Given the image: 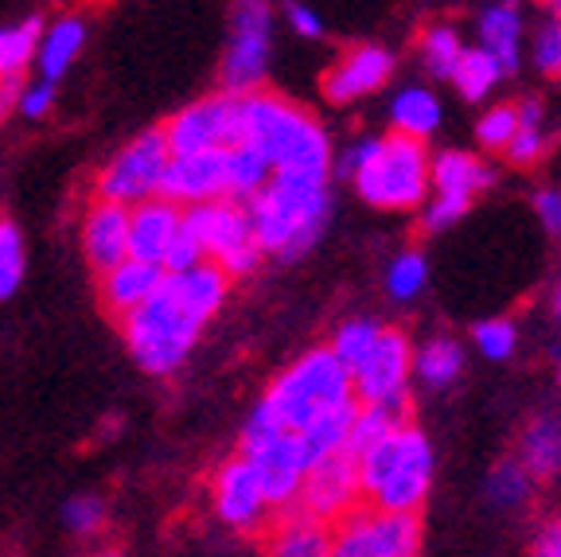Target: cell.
Masks as SVG:
<instances>
[{
  "label": "cell",
  "instance_id": "cell-23",
  "mask_svg": "<svg viewBox=\"0 0 561 557\" xmlns=\"http://www.w3.org/2000/svg\"><path fill=\"white\" fill-rule=\"evenodd\" d=\"M476 27H480V52L491 55L503 75L515 70L523 59V16L515 4H488Z\"/></svg>",
  "mask_w": 561,
  "mask_h": 557
},
{
  "label": "cell",
  "instance_id": "cell-11",
  "mask_svg": "<svg viewBox=\"0 0 561 557\" xmlns=\"http://www.w3.org/2000/svg\"><path fill=\"white\" fill-rule=\"evenodd\" d=\"M421 519L417 514H386L359 507L332 531L328 557H417Z\"/></svg>",
  "mask_w": 561,
  "mask_h": 557
},
{
  "label": "cell",
  "instance_id": "cell-30",
  "mask_svg": "<svg viewBox=\"0 0 561 557\" xmlns=\"http://www.w3.org/2000/svg\"><path fill=\"white\" fill-rule=\"evenodd\" d=\"M413 371H417V378L425 386L440 390V386H448V383L460 378V371H465V351H460V343L456 340L437 336V340H430L417 355H413Z\"/></svg>",
  "mask_w": 561,
  "mask_h": 557
},
{
  "label": "cell",
  "instance_id": "cell-43",
  "mask_svg": "<svg viewBox=\"0 0 561 557\" xmlns=\"http://www.w3.org/2000/svg\"><path fill=\"white\" fill-rule=\"evenodd\" d=\"M20 114L32 117V122H39V117H47V110L55 105V82H32V87L20 90Z\"/></svg>",
  "mask_w": 561,
  "mask_h": 557
},
{
  "label": "cell",
  "instance_id": "cell-27",
  "mask_svg": "<svg viewBox=\"0 0 561 557\" xmlns=\"http://www.w3.org/2000/svg\"><path fill=\"white\" fill-rule=\"evenodd\" d=\"M523 464L518 468L530 479H550L561 471V421L558 418H538L535 425L523 433Z\"/></svg>",
  "mask_w": 561,
  "mask_h": 557
},
{
  "label": "cell",
  "instance_id": "cell-42",
  "mask_svg": "<svg viewBox=\"0 0 561 557\" xmlns=\"http://www.w3.org/2000/svg\"><path fill=\"white\" fill-rule=\"evenodd\" d=\"M503 152H507V160H511V164H518V168L535 164V160L546 152L542 129H518L515 137H511V145L503 148Z\"/></svg>",
  "mask_w": 561,
  "mask_h": 557
},
{
  "label": "cell",
  "instance_id": "cell-18",
  "mask_svg": "<svg viewBox=\"0 0 561 557\" xmlns=\"http://www.w3.org/2000/svg\"><path fill=\"white\" fill-rule=\"evenodd\" d=\"M390 70H394V55L386 52V47H351L347 55H340V59L328 67L324 98L335 105L367 98L390 79Z\"/></svg>",
  "mask_w": 561,
  "mask_h": 557
},
{
  "label": "cell",
  "instance_id": "cell-45",
  "mask_svg": "<svg viewBox=\"0 0 561 557\" xmlns=\"http://www.w3.org/2000/svg\"><path fill=\"white\" fill-rule=\"evenodd\" d=\"M535 211H538V223H542L550 235H561V192H538Z\"/></svg>",
  "mask_w": 561,
  "mask_h": 557
},
{
  "label": "cell",
  "instance_id": "cell-15",
  "mask_svg": "<svg viewBox=\"0 0 561 557\" xmlns=\"http://www.w3.org/2000/svg\"><path fill=\"white\" fill-rule=\"evenodd\" d=\"M242 461L250 464V471L262 484V496L270 503V511L297 503L300 484H305V471H308L297 436L277 433V436H265V441L242 444Z\"/></svg>",
  "mask_w": 561,
  "mask_h": 557
},
{
  "label": "cell",
  "instance_id": "cell-26",
  "mask_svg": "<svg viewBox=\"0 0 561 557\" xmlns=\"http://www.w3.org/2000/svg\"><path fill=\"white\" fill-rule=\"evenodd\" d=\"M390 122H394L398 137H410L425 145V137L437 133V125H440V102L425 87H410L390 105Z\"/></svg>",
  "mask_w": 561,
  "mask_h": 557
},
{
  "label": "cell",
  "instance_id": "cell-37",
  "mask_svg": "<svg viewBox=\"0 0 561 557\" xmlns=\"http://www.w3.org/2000/svg\"><path fill=\"white\" fill-rule=\"evenodd\" d=\"M515 133H518L515 105H491L488 114L480 117V125H476V140L483 148H507Z\"/></svg>",
  "mask_w": 561,
  "mask_h": 557
},
{
  "label": "cell",
  "instance_id": "cell-9",
  "mask_svg": "<svg viewBox=\"0 0 561 557\" xmlns=\"http://www.w3.org/2000/svg\"><path fill=\"white\" fill-rule=\"evenodd\" d=\"M160 133H164V145L172 157L230 152V148L242 145V98L207 94L168 117Z\"/></svg>",
  "mask_w": 561,
  "mask_h": 557
},
{
  "label": "cell",
  "instance_id": "cell-44",
  "mask_svg": "<svg viewBox=\"0 0 561 557\" xmlns=\"http://www.w3.org/2000/svg\"><path fill=\"white\" fill-rule=\"evenodd\" d=\"M285 16H289L293 32L305 35V39H320V35H324V20L316 16L312 9H305V4H289V9H285Z\"/></svg>",
  "mask_w": 561,
  "mask_h": 557
},
{
  "label": "cell",
  "instance_id": "cell-36",
  "mask_svg": "<svg viewBox=\"0 0 561 557\" xmlns=\"http://www.w3.org/2000/svg\"><path fill=\"white\" fill-rule=\"evenodd\" d=\"M476 348H480L483 359H495V363H503V359L515 355L518 348V331L511 320H483L476 323Z\"/></svg>",
  "mask_w": 561,
  "mask_h": 557
},
{
  "label": "cell",
  "instance_id": "cell-3",
  "mask_svg": "<svg viewBox=\"0 0 561 557\" xmlns=\"http://www.w3.org/2000/svg\"><path fill=\"white\" fill-rule=\"evenodd\" d=\"M328 211H332L328 183L297 180V175H273L262 192L245 203L257 250L273 253L280 262H297L300 253L320 242Z\"/></svg>",
  "mask_w": 561,
  "mask_h": 557
},
{
  "label": "cell",
  "instance_id": "cell-1",
  "mask_svg": "<svg viewBox=\"0 0 561 557\" xmlns=\"http://www.w3.org/2000/svg\"><path fill=\"white\" fill-rule=\"evenodd\" d=\"M230 277L210 262L187 273H164V285L122 320L129 355L149 375H172L195 348L199 331L227 305Z\"/></svg>",
  "mask_w": 561,
  "mask_h": 557
},
{
  "label": "cell",
  "instance_id": "cell-8",
  "mask_svg": "<svg viewBox=\"0 0 561 557\" xmlns=\"http://www.w3.org/2000/svg\"><path fill=\"white\" fill-rule=\"evenodd\" d=\"M172 160L164 145V133L145 129L117 152L102 172L94 175V200L114 207H137L145 200H157L164 168Z\"/></svg>",
  "mask_w": 561,
  "mask_h": 557
},
{
  "label": "cell",
  "instance_id": "cell-31",
  "mask_svg": "<svg viewBox=\"0 0 561 557\" xmlns=\"http://www.w3.org/2000/svg\"><path fill=\"white\" fill-rule=\"evenodd\" d=\"M405 425V401L402 406H359L355 413V425H351V441H347V456H363L370 444L382 441L390 429Z\"/></svg>",
  "mask_w": 561,
  "mask_h": 557
},
{
  "label": "cell",
  "instance_id": "cell-32",
  "mask_svg": "<svg viewBox=\"0 0 561 557\" xmlns=\"http://www.w3.org/2000/svg\"><path fill=\"white\" fill-rule=\"evenodd\" d=\"M500 79H503V70L495 67V59H491V55H483L480 47H465V52H460V59H456L453 82L460 87V94H465L468 102H480V98H488Z\"/></svg>",
  "mask_w": 561,
  "mask_h": 557
},
{
  "label": "cell",
  "instance_id": "cell-10",
  "mask_svg": "<svg viewBox=\"0 0 561 557\" xmlns=\"http://www.w3.org/2000/svg\"><path fill=\"white\" fill-rule=\"evenodd\" d=\"M270 39H273L270 4L242 0V4L230 9V39H227V59H222V94L250 98L262 90L265 67H270Z\"/></svg>",
  "mask_w": 561,
  "mask_h": 557
},
{
  "label": "cell",
  "instance_id": "cell-22",
  "mask_svg": "<svg viewBox=\"0 0 561 557\" xmlns=\"http://www.w3.org/2000/svg\"><path fill=\"white\" fill-rule=\"evenodd\" d=\"M332 554V526L316 523L305 511H289L265 534V557H328Z\"/></svg>",
  "mask_w": 561,
  "mask_h": 557
},
{
  "label": "cell",
  "instance_id": "cell-20",
  "mask_svg": "<svg viewBox=\"0 0 561 557\" xmlns=\"http://www.w3.org/2000/svg\"><path fill=\"white\" fill-rule=\"evenodd\" d=\"M82 250L98 273H110L129 258V207L90 203L82 218Z\"/></svg>",
  "mask_w": 561,
  "mask_h": 557
},
{
  "label": "cell",
  "instance_id": "cell-47",
  "mask_svg": "<svg viewBox=\"0 0 561 557\" xmlns=\"http://www.w3.org/2000/svg\"><path fill=\"white\" fill-rule=\"evenodd\" d=\"M20 90H24V82L20 79H9V82H0V122L9 117V110L20 102Z\"/></svg>",
  "mask_w": 561,
  "mask_h": 557
},
{
  "label": "cell",
  "instance_id": "cell-38",
  "mask_svg": "<svg viewBox=\"0 0 561 557\" xmlns=\"http://www.w3.org/2000/svg\"><path fill=\"white\" fill-rule=\"evenodd\" d=\"M488 491L500 507H518L526 496H530V476H526L515 461H507V464H500V468L491 471Z\"/></svg>",
  "mask_w": 561,
  "mask_h": 557
},
{
  "label": "cell",
  "instance_id": "cell-34",
  "mask_svg": "<svg viewBox=\"0 0 561 557\" xmlns=\"http://www.w3.org/2000/svg\"><path fill=\"white\" fill-rule=\"evenodd\" d=\"M430 281V262H425V253L417 250H405L398 253L390 270H386V293L394 296V300H413V296L425 288Z\"/></svg>",
  "mask_w": 561,
  "mask_h": 557
},
{
  "label": "cell",
  "instance_id": "cell-28",
  "mask_svg": "<svg viewBox=\"0 0 561 557\" xmlns=\"http://www.w3.org/2000/svg\"><path fill=\"white\" fill-rule=\"evenodd\" d=\"M44 35V16H27L20 24H0V82L20 79V70L35 62V47Z\"/></svg>",
  "mask_w": 561,
  "mask_h": 557
},
{
  "label": "cell",
  "instance_id": "cell-25",
  "mask_svg": "<svg viewBox=\"0 0 561 557\" xmlns=\"http://www.w3.org/2000/svg\"><path fill=\"white\" fill-rule=\"evenodd\" d=\"M355 413H359V401H351V406H340V410L324 413V418L312 421L305 433H297V444H300V453H305L308 468H312V464H320V461H332V456L347 453Z\"/></svg>",
  "mask_w": 561,
  "mask_h": 557
},
{
  "label": "cell",
  "instance_id": "cell-40",
  "mask_svg": "<svg viewBox=\"0 0 561 557\" xmlns=\"http://www.w3.org/2000/svg\"><path fill=\"white\" fill-rule=\"evenodd\" d=\"M535 62L546 75H561V24L546 20L535 32Z\"/></svg>",
  "mask_w": 561,
  "mask_h": 557
},
{
  "label": "cell",
  "instance_id": "cell-2",
  "mask_svg": "<svg viewBox=\"0 0 561 557\" xmlns=\"http://www.w3.org/2000/svg\"><path fill=\"white\" fill-rule=\"evenodd\" d=\"M242 145L254 148L273 175L328 183L332 172V145L324 125L270 90L242 98Z\"/></svg>",
  "mask_w": 561,
  "mask_h": 557
},
{
  "label": "cell",
  "instance_id": "cell-46",
  "mask_svg": "<svg viewBox=\"0 0 561 557\" xmlns=\"http://www.w3.org/2000/svg\"><path fill=\"white\" fill-rule=\"evenodd\" d=\"M535 557H561V519L550 523L535 542Z\"/></svg>",
  "mask_w": 561,
  "mask_h": 557
},
{
  "label": "cell",
  "instance_id": "cell-29",
  "mask_svg": "<svg viewBox=\"0 0 561 557\" xmlns=\"http://www.w3.org/2000/svg\"><path fill=\"white\" fill-rule=\"evenodd\" d=\"M270 180H273L270 164H265L250 145H238L227 152V200L230 203H250Z\"/></svg>",
  "mask_w": 561,
  "mask_h": 557
},
{
  "label": "cell",
  "instance_id": "cell-49",
  "mask_svg": "<svg viewBox=\"0 0 561 557\" xmlns=\"http://www.w3.org/2000/svg\"><path fill=\"white\" fill-rule=\"evenodd\" d=\"M558 378H561V355H558Z\"/></svg>",
  "mask_w": 561,
  "mask_h": 557
},
{
  "label": "cell",
  "instance_id": "cell-41",
  "mask_svg": "<svg viewBox=\"0 0 561 557\" xmlns=\"http://www.w3.org/2000/svg\"><path fill=\"white\" fill-rule=\"evenodd\" d=\"M195 265H203V250L195 246V238L187 235V230H180V235H175V242L168 246L160 270H164V273H187V270H195Z\"/></svg>",
  "mask_w": 561,
  "mask_h": 557
},
{
  "label": "cell",
  "instance_id": "cell-14",
  "mask_svg": "<svg viewBox=\"0 0 561 557\" xmlns=\"http://www.w3.org/2000/svg\"><path fill=\"white\" fill-rule=\"evenodd\" d=\"M300 511L308 519L324 526L343 523L351 511L363 507V491H359V468L347 453L332 456V461H320L305 471V484H300Z\"/></svg>",
  "mask_w": 561,
  "mask_h": 557
},
{
  "label": "cell",
  "instance_id": "cell-21",
  "mask_svg": "<svg viewBox=\"0 0 561 557\" xmlns=\"http://www.w3.org/2000/svg\"><path fill=\"white\" fill-rule=\"evenodd\" d=\"M160 285H164V270H160V265H145V262L125 258L122 265L102 273V305H105V312L122 323L125 316L137 312Z\"/></svg>",
  "mask_w": 561,
  "mask_h": 557
},
{
  "label": "cell",
  "instance_id": "cell-17",
  "mask_svg": "<svg viewBox=\"0 0 561 557\" xmlns=\"http://www.w3.org/2000/svg\"><path fill=\"white\" fill-rule=\"evenodd\" d=\"M160 200H168L180 211L227 200V152L172 157L164 168V180H160Z\"/></svg>",
  "mask_w": 561,
  "mask_h": 557
},
{
  "label": "cell",
  "instance_id": "cell-48",
  "mask_svg": "<svg viewBox=\"0 0 561 557\" xmlns=\"http://www.w3.org/2000/svg\"><path fill=\"white\" fill-rule=\"evenodd\" d=\"M553 316H558V323H561V277H558V285H553Z\"/></svg>",
  "mask_w": 561,
  "mask_h": 557
},
{
  "label": "cell",
  "instance_id": "cell-6",
  "mask_svg": "<svg viewBox=\"0 0 561 557\" xmlns=\"http://www.w3.org/2000/svg\"><path fill=\"white\" fill-rule=\"evenodd\" d=\"M351 375L340 366V359L328 348H316L308 355H300L289 371H280L273 378V386L265 390L262 406L270 410V418L277 421L285 433H305L312 421H320L324 413L351 406Z\"/></svg>",
  "mask_w": 561,
  "mask_h": 557
},
{
  "label": "cell",
  "instance_id": "cell-50",
  "mask_svg": "<svg viewBox=\"0 0 561 557\" xmlns=\"http://www.w3.org/2000/svg\"><path fill=\"white\" fill-rule=\"evenodd\" d=\"M98 557H117V554H98Z\"/></svg>",
  "mask_w": 561,
  "mask_h": 557
},
{
  "label": "cell",
  "instance_id": "cell-5",
  "mask_svg": "<svg viewBox=\"0 0 561 557\" xmlns=\"http://www.w3.org/2000/svg\"><path fill=\"white\" fill-rule=\"evenodd\" d=\"M343 172L355 180L370 207L413 211L430 200V152L421 140L398 133L359 140L343 160Z\"/></svg>",
  "mask_w": 561,
  "mask_h": 557
},
{
  "label": "cell",
  "instance_id": "cell-16",
  "mask_svg": "<svg viewBox=\"0 0 561 557\" xmlns=\"http://www.w3.org/2000/svg\"><path fill=\"white\" fill-rule=\"evenodd\" d=\"M210 503H215V514H219L230 531H242V534L265 531L270 503H265L262 484H257V476L250 471V464L242 456H234V461H227L215 471V479H210Z\"/></svg>",
  "mask_w": 561,
  "mask_h": 557
},
{
  "label": "cell",
  "instance_id": "cell-19",
  "mask_svg": "<svg viewBox=\"0 0 561 557\" xmlns=\"http://www.w3.org/2000/svg\"><path fill=\"white\" fill-rule=\"evenodd\" d=\"M180 230H184V211L180 207H172L160 195L137 203V207H129V258L145 265H160Z\"/></svg>",
  "mask_w": 561,
  "mask_h": 557
},
{
  "label": "cell",
  "instance_id": "cell-12",
  "mask_svg": "<svg viewBox=\"0 0 561 557\" xmlns=\"http://www.w3.org/2000/svg\"><path fill=\"white\" fill-rule=\"evenodd\" d=\"M359 406H402L413 375V351L398 328H378L367 355L347 371Z\"/></svg>",
  "mask_w": 561,
  "mask_h": 557
},
{
  "label": "cell",
  "instance_id": "cell-35",
  "mask_svg": "<svg viewBox=\"0 0 561 557\" xmlns=\"http://www.w3.org/2000/svg\"><path fill=\"white\" fill-rule=\"evenodd\" d=\"M24 281V238L12 218H0V300H9Z\"/></svg>",
  "mask_w": 561,
  "mask_h": 557
},
{
  "label": "cell",
  "instance_id": "cell-4",
  "mask_svg": "<svg viewBox=\"0 0 561 557\" xmlns=\"http://www.w3.org/2000/svg\"><path fill=\"white\" fill-rule=\"evenodd\" d=\"M355 468H359L363 503L370 511L417 514L433 484V448L425 433L405 421L370 444L363 456H355Z\"/></svg>",
  "mask_w": 561,
  "mask_h": 557
},
{
  "label": "cell",
  "instance_id": "cell-13",
  "mask_svg": "<svg viewBox=\"0 0 561 557\" xmlns=\"http://www.w3.org/2000/svg\"><path fill=\"white\" fill-rule=\"evenodd\" d=\"M491 183V172L472 152H440L430 160V192L433 200L421 211L425 230H445L472 207V195Z\"/></svg>",
  "mask_w": 561,
  "mask_h": 557
},
{
  "label": "cell",
  "instance_id": "cell-33",
  "mask_svg": "<svg viewBox=\"0 0 561 557\" xmlns=\"http://www.w3.org/2000/svg\"><path fill=\"white\" fill-rule=\"evenodd\" d=\"M460 52H465V44H460V35L448 24H433L430 32L421 35V59H425V67H430L437 79H453Z\"/></svg>",
  "mask_w": 561,
  "mask_h": 557
},
{
  "label": "cell",
  "instance_id": "cell-24",
  "mask_svg": "<svg viewBox=\"0 0 561 557\" xmlns=\"http://www.w3.org/2000/svg\"><path fill=\"white\" fill-rule=\"evenodd\" d=\"M82 47H87V20L79 12H67L55 24H47L39 35V47H35V67H39L44 82H55L62 70H70Z\"/></svg>",
  "mask_w": 561,
  "mask_h": 557
},
{
  "label": "cell",
  "instance_id": "cell-39",
  "mask_svg": "<svg viewBox=\"0 0 561 557\" xmlns=\"http://www.w3.org/2000/svg\"><path fill=\"white\" fill-rule=\"evenodd\" d=\"M62 523H67L75 534H94V531H102V523H105V503L98 496L70 499V503L62 507Z\"/></svg>",
  "mask_w": 561,
  "mask_h": 557
},
{
  "label": "cell",
  "instance_id": "cell-7",
  "mask_svg": "<svg viewBox=\"0 0 561 557\" xmlns=\"http://www.w3.org/2000/svg\"><path fill=\"white\" fill-rule=\"evenodd\" d=\"M184 230L195 238V246L203 250V262H210L215 270H222L227 277H245L254 273L262 262V250L254 242L250 218H245L242 203H203V207L184 211Z\"/></svg>",
  "mask_w": 561,
  "mask_h": 557
}]
</instances>
